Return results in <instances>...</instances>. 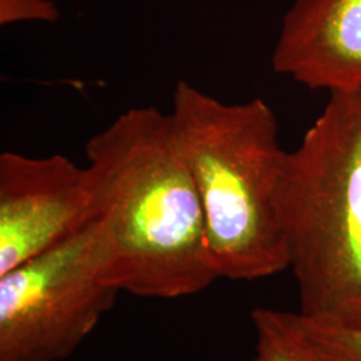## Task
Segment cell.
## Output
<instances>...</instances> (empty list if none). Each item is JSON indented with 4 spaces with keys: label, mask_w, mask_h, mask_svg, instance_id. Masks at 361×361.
I'll use <instances>...</instances> for the list:
<instances>
[{
    "label": "cell",
    "mask_w": 361,
    "mask_h": 361,
    "mask_svg": "<svg viewBox=\"0 0 361 361\" xmlns=\"http://www.w3.org/2000/svg\"><path fill=\"white\" fill-rule=\"evenodd\" d=\"M169 114L201 201L219 279L253 281L288 269L276 205L286 152L271 106L259 98L226 104L180 80Z\"/></svg>",
    "instance_id": "2"
},
{
    "label": "cell",
    "mask_w": 361,
    "mask_h": 361,
    "mask_svg": "<svg viewBox=\"0 0 361 361\" xmlns=\"http://www.w3.org/2000/svg\"><path fill=\"white\" fill-rule=\"evenodd\" d=\"M95 217L107 246V277L121 292L173 300L219 276L205 221L170 114L134 107L86 143Z\"/></svg>",
    "instance_id": "1"
},
{
    "label": "cell",
    "mask_w": 361,
    "mask_h": 361,
    "mask_svg": "<svg viewBox=\"0 0 361 361\" xmlns=\"http://www.w3.org/2000/svg\"><path fill=\"white\" fill-rule=\"evenodd\" d=\"M95 217L90 170L65 155L0 154V274Z\"/></svg>",
    "instance_id": "5"
},
{
    "label": "cell",
    "mask_w": 361,
    "mask_h": 361,
    "mask_svg": "<svg viewBox=\"0 0 361 361\" xmlns=\"http://www.w3.org/2000/svg\"><path fill=\"white\" fill-rule=\"evenodd\" d=\"M300 314L361 328V91L332 92L276 189Z\"/></svg>",
    "instance_id": "3"
},
{
    "label": "cell",
    "mask_w": 361,
    "mask_h": 361,
    "mask_svg": "<svg viewBox=\"0 0 361 361\" xmlns=\"http://www.w3.org/2000/svg\"><path fill=\"white\" fill-rule=\"evenodd\" d=\"M97 217L0 274V361H63L92 334L121 292L107 277Z\"/></svg>",
    "instance_id": "4"
},
{
    "label": "cell",
    "mask_w": 361,
    "mask_h": 361,
    "mask_svg": "<svg viewBox=\"0 0 361 361\" xmlns=\"http://www.w3.org/2000/svg\"><path fill=\"white\" fill-rule=\"evenodd\" d=\"M61 13L52 0H0V25L20 22L55 23Z\"/></svg>",
    "instance_id": "9"
},
{
    "label": "cell",
    "mask_w": 361,
    "mask_h": 361,
    "mask_svg": "<svg viewBox=\"0 0 361 361\" xmlns=\"http://www.w3.org/2000/svg\"><path fill=\"white\" fill-rule=\"evenodd\" d=\"M300 317L324 361H361V328Z\"/></svg>",
    "instance_id": "8"
},
{
    "label": "cell",
    "mask_w": 361,
    "mask_h": 361,
    "mask_svg": "<svg viewBox=\"0 0 361 361\" xmlns=\"http://www.w3.org/2000/svg\"><path fill=\"white\" fill-rule=\"evenodd\" d=\"M252 323L256 352L250 361H324L298 313L256 308Z\"/></svg>",
    "instance_id": "7"
},
{
    "label": "cell",
    "mask_w": 361,
    "mask_h": 361,
    "mask_svg": "<svg viewBox=\"0 0 361 361\" xmlns=\"http://www.w3.org/2000/svg\"><path fill=\"white\" fill-rule=\"evenodd\" d=\"M271 67L310 90L361 91V0H295Z\"/></svg>",
    "instance_id": "6"
}]
</instances>
